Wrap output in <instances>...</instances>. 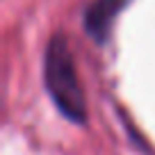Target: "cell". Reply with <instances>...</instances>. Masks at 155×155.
<instances>
[{"label": "cell", "instance_id": "1", "mask_svg": "<svg viewBox=\"0 0 155 155\" xmlns=\"http://www.w3.org/2000/svg\"><path fill=\"white\" fill-rule=\"evenodd\" d=\"M44 80L57 110L68 121L84 123V119H87L84 94L80 87V80H78V71H75V64H73L68 44L62 34H55L50 39L48 48H46Z\"/></svg>", "mask_w": 155, "mask_h": 155}, {"label": "cell", "instance_id": "2", "mask_svg": "<svg viewBox=\"0 0 155 155\" xmlns=\"http://www.w3.org/2000/svg\"><path fill=\"white\" fill-rule=\"evenodd\" d=\"M126 0H96L84 14V30L91 34L96 41H105L114 18L123 9Z\"/></svg>", "mask_w": 155, "mask_h": 155}]
</instances>
